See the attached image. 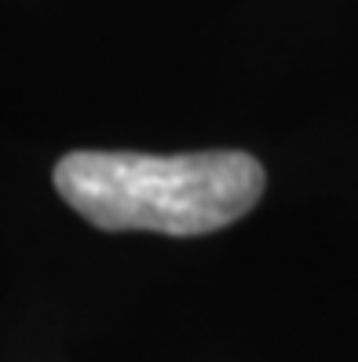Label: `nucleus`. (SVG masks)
Instances as JSON below:
<instances>
[{
    "mask_svg": "<svg viewBox=\"0 0 358 362\" xmlns=\"http://www.w3.org/2000/svg\"><path fill=\"white\" fill-rule=\"evenodd\" d=\"M55 187L73 212L102 230L194 238L256 209L263 194V165L245 151L176 158L73 151L55 165Z\"/></svg>",
    "mask_w": 358,
    "mask_h": 362,
    "instance_id": "nucleus-1",
    "label": "nucleus"
}]
</instances>
